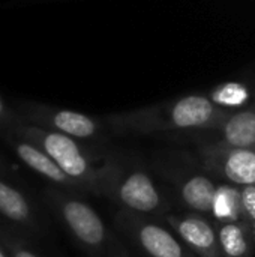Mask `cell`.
<instances>
[{"mask_svg":"<svg viewBox=\"0 0 255 257\" xmlns=\"http://www.w3.org/2000/svg\"><path fill=\"white\" fill-rule=\"evenodd\" d=\"M0 257H9L8 251H6V248L3 247V244H2V242H0Z\"/></svg>","mask_w":255,"mask_h":257,"instance_id":"d6986e66","label":"cell"},{"mask_svg":"<svg viewBox=\"0 0 255 257\" xmlns=\"http://www.w3.org/2000/svg\"><path fill=\"white\" fill-rule=\"evenodd\" d=\"M18 114L27 123L69 136L80 142L93 140L101 134V125L98 120L72 110L56 108L36 102H24L21 104Z\"/></svg>","mask_w":255,"mask_h":257,"instance_id":"52a82bcc","label":"cell"},{"mask_svg":"<svg viewBox=\"0 0 255 257\" xmlns=\"http://www.w3.org/2000/svg\"><path fill=\"white\" fill-rule=\"evenodd\" d=\"M210 220L213 223H236L243 220V203H242V187L231 185L227 182L218 184Z\"/></svg>","mask_w":255,"mask_h":257,"instance_id":"5bb4252c","label":"cell"},{"mask_svg":"<svg viewBox=\"0 0 255 257\" xmlns=\"http://www.w3.org/2000/svg\"><path fill=\"white\" fill-rule=\"evenodd\" d=\"M228 113L216 107L209 96L189 95L164 107L110 117L111 126L119 133L155 134L164 131H206L216 128Z\"/></svg>","mask_w":255,"mask_h":257,"instance_id":"3957f363","label":"cell"},{"mask_svg":"<svg viewBox=\"0 0 255 257\" xmlns=\"http://www.w3.org/2000/svg\"><path fill=\"white\" fill-rule=\"evenodd\" d=\"M249 96L251 93L246 84L239 83V81H227V83L216 86L210 92L209 98L216 107L225 110V108L243 107L249 101Z\"/></svg>","mask_w":255,"mask_h":257,"instance_id":"9a60e30c","label":"cell"},{"mask_svg":"<svg viewBox=\"0 0 255 257\" xmlns=\"http://www.w3.org/2000/svg\"><path fill=\"white\" fill-rule=\"evenodd\" d=\"M165 223L197 257H224L213 221L201 214H167Z\"/></svg>","mask_w":255,"mask_h":257,"instance_id":"9c48e42d","label":"cell"},{"mask_svg":"<svg viewBox=\"0 0 255 257\" xmlns=\"http://www.w3.org/2000/svg\"><path fill=\"white\" fill-rule=\"evenodd\" d=\"M2 137L6 140V143H9V146L12 148V151L15 152V155L20 158L21 163H24L30 170H33L38 175H41L42 178H45L51 185L59 187L66 191L87 194L84 187L80 182H77L75 179H72L71 176H68L56 164V161L50 155H47L38 145H35L33 142H30L26 137H23L17 133H12V131Z\"/></svg>","mask_w":255,"mask_h":257,"instance_id":"30bf717a","label":"cell"},{"mask_svg":"<svg viewBox=\"0 0 255 257\" xmlns=\"http://www.w3.org/2000/svg\"><path fill=\"white\" fill-rule=\"evenodd\" d=\"M12 133L38 145L68 176L80 182L87 194L110 197L113 185L123 166L122 160H117L114 155H98L77 139L24 120H21Z\"/></svg>","mask_w":255,"mask_h":257,"instance_id":"6da1fadb","label":"cell"},{"mask_svg":"<svg viewBox=\"0 0 255 257\" xmlns=\"http://www.w3.org/2000/svg\"><path fill=\"white\" fill-rule=\"evenodd\" d=\"M0 242L9 257H41L27 242L23 232L6 221H0Z\"/></svg>","mask_w":255,"mask_h":257,"instance_id":"2e32d148","label":"cell"},{"mask_svg":"<svg viewBox=\"0 0 255 257\" xmlns=\"http://www.w3.org/2000/svg\"><path fill=\"white\" fill-rule=\"evenodd\" d=\"M200 145L255 149V110H242L228 114L216 128L206 130Z\"/></svg>","mask_w":255,"mask_h":257,"instance_id":"7c38bea8","label":"cell"},{"mask_svg":"<svg viewBox=\"0 0 255 257\" xmlns=\"http://www.w3.org/2000/svg\"><path fill=\"white\" fill-rule=\"evenodd\" d=\"M116 230L146 257H197L158 218L122 209L114 214Z\"/></svg>","mask_w":255,"mask_h":257,"instance_id":"277c9868","label":"cell"},{"mask_svg":"<svg viewBox=\"0 0 255 257\" xmlns=\"http://www.w3.org/2000/svg\"><path fill=\"white\" fill-rule=\"evenodd\" d=\"M224 257H254L255 239L246 221L213 223Z\"/></svg>","mask_w":255,"mask_h":257,"instance_id":"4fadbf2b","label":"cell"},{"mask_svg":"<svg viewBox=\"0 0 255 257\" xmlns=\"http://www.w3.org/2000/svg\"><path fill=\"white\" fill-rule=\"evenodd\" d=\"M242 203H243V221L249 226L255 224V185L242 187Z\"/></svg>","mask_w":255,"mask_h":257,"instance_id":"e0dca14e","label":"cell"},{"mask_svg":"<svg viewBox=\"0 0 255 257\" xmlns=\"http://www.w3.org/2000/svg\"><path fill=\"white\" fill-rule=\"evenodd\" d=\"M21 116L18 113H14L6 104L5 101L0 98V134L5 136L9 131H12L20 122H21Z\"/></svg>","mask_w":255,"mask_h":257,"instance_id":"ac0fdd59","label":"cell"},{"mask_svg":"<svg viewBox=\"0 0 255 257\" xmlns=\"http://www.w3.org/2000/svg\"><path fill=\"white\" fill-rule=\"evenodd\" d=\"M200 164L222 182L246 187L255 185V149L200 145Z\"/></svg>","mask_w":255,"mask_h":257,"instance_id":"8992f818","label":"cell"},{"mask_svg":"<svg viewBox=\"0 0 255 257\" xmlns=\"http://www.w3.org/2000/svg\"><path fill=\"white\" fill-rule=\"evenodd\" d=\"M251 227V233H252V236H254V239H255V224L254 226H249Z\"/></svg>","mask_w":255,"mask_h":257,"instance_id":"ffe728a7","label":"cell"},{"mask_svg":"<svg viewBox=\"0 0 255 257\" xmlns=\"http://www.w3.org/2000/svg\"><path fill=\"white\" fill-rule=\"evenodd\" d=\"M176 185L179 199L191 211L209 217L212 212L213 197L218 184L213 181L212 175L203 170H192L186 167L171 169L168 173Z\"/></svg>","mask_w":255,"mask_h":257,"instance_id":"8fae6325","label":"cell"},{"mask_svg":"<svg viewBox=\"0 0 255 257\" xmlns=\"http://www.w3.org/2000/svg\"><path fill=\"white\" fill-rule=\"evenodd\" d=\"M0 217L15 229L39 235L44 229L39 211L33 200L14 181L9 169L0 158Z\"/></svg>","mask_w":255,"mask_h":257,"instance_id":"ba28073f","label":"cell"},{"mask_svg":"<svg viewBox=\"0 0 255 257\" xmlns=\"http://www.w3.org/2000/svg\"><path fill=\"white\" fill-rule=\"evenodd\" d=\"M119 208L150 217H165L168 211L167 197L153 182L150 175L135 166L123 163L122 170L108 197Z\"/></svg>","mask_w":255,"mask_h":257,"instance_id":"5b68a950","label":"cell"},{"mask_svg":"<svg viewBox=\"0 0 255 257\" xmlns=\"http://www.w3.org/2000/svg\"><path fill=\"white\" fill-rule=\"evenodd\" d=\"M45 197L77 245L90 257H135L83 194L51 185L45 190Z\"/></svg>","mask_w":255,"mask_h":257,"instance_id":"7a4b0ae2","label":"cell"}]
</instances>
